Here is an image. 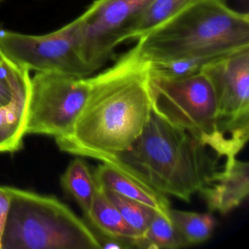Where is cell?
<instances>
[{"label": "cell", "mask_w": 249, "mask_h": 249, "mask_svg": "<svg viewBox=\"0 0 249 249\" xmlns=\"http://www.w3.org/2000/svg\"><path fill=\"white\" fill-rule=\"evenodd\" d=\"M151 62L133 47L109 68L89 78V91L72 131L58 149L109 161L141 135L151 114Z\"/></svg>", "instance_id": "cell-1"}, {"label": "cell", "mask_w": 249, "mask_h": 249, "mask_svg": "<svg viewBox=\"0 0 249 249\" xmlns=\"http://www.w3.org/2000/svg\"><path fill=\"white\" fill-rule=\"evenodd\" d=\"M219 160L192 133L152 111L134 143L106 162L166 196L190 201L220 168Z\"/></svg>", "instance_id": "cell-2"}, {"label": "cell", "mask_w": 249, "mask_h": 249, "mask_svg": "<svg viewBox=\"0 0 249 249\" xmlns=\"http://www.w3.org/2000/svg\"><path fill=\"white\" fill-rule=\"evenodd\" d=\"M136 41L134 48L151 63L220 56L249 47V16L226 0H192Z\"/></svg>", "instance_id": "cell-3"}, {"label": "cell", "mask_w": 249, "mask_h": 249, "mask_svg": "<svg viewBox=\"0 0 249 249\" xmlns=\"http://www.w3.org/2000/svg\"><path fill=\"white\" fill-rule=\"evenodd\" d=\"M6 188L0 249H101L96 233L57 197Z\"/></svg>", "instance_id": "cell-4"}, {"label": "cell", "mask_w": 249, "mask_h": 249, "mask_svg": "<svg viewBox=\"0 0 249 249\" xmlns=\"http://www.w3.org/2000/svg\"><path fill=\"white\" fill-rule=\"evenodd\" d=\"M150 92L155 113L189 131L222 158L214 93L201 72L184 78H169L154 72L151 67Z\"/></svg>", "instance_id": "cell-5"}, {"label": "cell", "mask_w": 249, "mask_h": 249, "mask_svg": "<svg viewBox=\"0 0 249 249\" xmlns=\"http://www.w3.org/2000/svg\"><path fill=\"white\" fill-rule=\"evenodd\" d=\"M200 72L214 93L221 157L234 158L249 138V47L209 60Z\"/></svg>", "instance_id": "cell-6"}, {"label": "cell", "mask_w": 249, "mask_h": 249, "mask_svg": "<svg viewBox=\"0 0 249 249\" xmlns=\"http://www.w3.org/2000/svg\"><path fill=\"white\" fill-rule=\"evenodd\" d=\"M90 88L88 77L54 71L36 72L30 77L26 134L68 135L82 111Z\"/></svg>", "instance_id": "cell-7"}, {"label": "cell", "mask_w": 249, "mask_h": 249, "mask_svg": "<svg viewBox=\"0 0 249 249\" xmlns=\"http://www.w3.org/2000/svg\"><path fill=\"white\" fill-rule=\"evenodd\" d=\"M76 18L43 35L0 29V52L28 71H54L76 77L92 74L83 60L78 45Z\"/></svg>", "instance_id": "cell-8"}, {"label": "cell", "mask_w": 249, "mask_h": 249, "mask_svg": "<svg viewBox=\"0 0 249 249\" xmlns=\"http://www.w3.org/2000/svg\"><path fill=\"white\" fill-rule=\"evenodd\" d=\"M152 0H94L76 18L79 51L94 73L124 42L128 29Z\"/></svg>", "instance_id": "cell-9"}, {"label": "cell", "mask_w": 249, "mask_h": 249, "mask_svg": "<svg viewBox=\"0 0 249 249\" xmlns=\"http://www.w3.org/2000/svg\"><path fill=\"white\" fill-rule=\"evenodd\" d=\"M210 211L228 214L237 208L249 195V163L236 157L226 159L199 192Z\"/></svg>", "instance_id": "cell-10"}, {"label": "cell", "mask_w": 249, "mask_h": 249, "mask_svg": "<svg viewBox=\"0 0 249 249\" xmlns=\"http://www.w3.org/2000/svg\"><path fill=\"white\" fill-rule=\"evenodd\" d=\"M94 181L104 190L144 203L163 214H169L170 202L166 196L126 174L109 162L102 161L93 171Z\"/></svg>", "instance_id": "cell-11"}, {"label": "cell", "mask_w": 249, "mask_h": 249, "mask_svg": "<svg viewBox=\"0 0 249 249\" xmlns=\"http://www.w3.org/2000/svg\"><path fill=\"white\" fill-rule=\"evenodd\" d=\"M85 218L100 234L98 238L115 239L122 242L126 248H135L139 235L124 221L103 189L97 185L90 210Z\"/></svg>", "instance_id": "cell-12"}, {"label": "cell", "mask_w": 249, "mask_h": 249, "mask_svg": "<svg viewBox=\"0 0 249 249\" xmlns=\"http://www.w3.org/2000/svg\"><path fill=\"white\" fill-rule=\"evenodd\" d=\"M29 93L30 89L0 107V154L18 152L23 146Z\"/></svg>", "instance_id": "cell-13"}, {"label": "cell", "mask_w": 249, "mask_h": 249, "mask_svg": "<svg viewBox=\"0 0 249 249\" xmlns=\"http://www.w3.org/2000/svg\"><path fill=\"white\" fill-rule=\"evenodd\" d=\"M60 184L86 216L90 210L96 191L93 173L87 162L80 158L71 160L60 177Z\"/></svg>", "instance_id": "cell-14"}, {"label": "cell", "mask_w": 249, "mask_h": 249, "mask_svg": "<svg viewBox=\"0 0 249 249\" xmlns=\"http://www.w3.org/2000/svg\"><path fill=\"white\" fill-rule=\"evenodd\" d=\"M169 217L187 246L200 244L213 233L216 221L210 213L169 209Z\"/></svg>", "instance_id": "cell-15"}, {"label": "cell", "mask_w": 249, "mask_h": 249, "mask_svg": "<svg viewBox=\"0 0 249 249\" xmlns=\"http://www.w3.org/2000/svg\"><path fill=\"white\" fill-rule=\"evenodd\" d=\"M192 0H152L125 34L124 41L137 40L156 28Z\"/></svg>", "instance_id": "cell-16"}, {"label": "cell", "mask_w": 249, "mask_h": 249, "mask_svg": "<svg viewBox=\"0 0 249 249\" xmlns=\"http://www.w3.org/2000/svg\"><path fill=\"white\" fill-rule=\"evenodd\" d=\"M186 246L169 214L158 211L155 212L147 231L135 243V248L142 249H175Z\"/></svg>", "instance_id": "cell-17"}, {"label": "cell", "mask_w": 249, "mask_h": 249, "mask_svg": "<svg viewBox=\"0 0 249 249\" xmlns=\"http://www.w3.org/2000/svg\"><path fill=\"white\" fill-rule=\"evenodd\" d=\"M5 56L0 60V107L30 89V75Z\"/></svg>", "instance_id": "cell-18"}, {"label": "cell", "mask_w": 249, "mask_h": 249, "mask_svg": "<svg viewBox=\"0 0 249 249\" xmlns=\"http://www.w3.org/2000/svg\"><path fill=\"white\" fill-rule=\"evenodd\" d=\"M107 197L119 210L124 221L137 232L139 238L147 231L156 210L144 203L104 190ZM138 238V239H139Z\"/></svg>", "instance_id": "cell-19"}, {"label": "cell", "mask_w": 249, "mask_h": 249, "mask_svg": "<svg viewBox=\"0 0 249 249\" xmlns=\"http://www.w3.org/2000/svg\"><path fill=\"white\" fill-rule=\"evenodd\" d=\"M217 56H194L162 63H152V70L169 78H184L200 72L201 67Z\"/></svg>", "instance_id": "cell-20"}, {"label": "cell", "mask_w": 249, "mask_h": 249, "mask_svg": "<svg viewBox=\"0 0 249 249\" xmlns=\"http://www.w3.org/2000/svg\"><path fill=\"white\" fill-rule=\"evenodd\" d=\"M9 201H10V196L6 186H0V242H1V235L4 228V223L6 219V214L9 206Z\"/></svg>", "instance_id": "cell-21"}, {"label": "cell", "mask_w": 249, "mask_h": 249, "mask_svg": "<svg viewBox=\"0 0 249 249\" xmlns=\"http://www.w3.org/2000/svg\"><path fill=\"white\" fill-rule=\"evenodd\" d=\"M3 57H4V55L1 53V52H0V60H2L3 59Z\"/></svg>", "instance_id": "cell-22"}, {"label": "cell", "mask_w": 249, "mask_h": 249, "mask_svg": "<svg viewBox=\"0 0 249 249\" xmlns=\"http://www.w3.org/2000/svg\"><path fill=\"white\" fill-rule=\"evenodd\" d=\"M1 1H2V0H0V2H1Z\"/></svg>", "instance_id": "cell-23"}]
</instances>
